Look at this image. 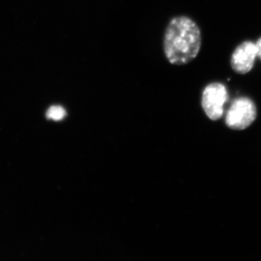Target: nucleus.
<instances>
[{
    "mask_svg": "<svg viewBox=\"0 0 261 261\" xmlns=\"http://www.w3.org/2000/svg\"><path fill=\"white\" fill-rule=\"evenodd\" d=\"M202 44L200 28L191 18L178 16L168 23L165 32L163 49L171 64L186 65L199 54Z\"/></svg>",
    "mask_w": 261,
    "mask_h": 261,
    "instance_id": "1",
    "label": "nucleus"
},
{
    "mask_svg": "<svg viewBox=\"0 0 261 261\" xmlns=\"http://www.w3.org/2000/svg\"><path fill=\"white\" fill-rule=\"evenodd\" d=\"M257 110L250 98H237L231 103L226 116V125L233 130H243L255 121Z\"/></svg>",
    "mask_w": 261,
    "mask_h": 261,
    "instance_id": "2",
    "label": "nucleus"
},
{
    "mask_svg": "<svg viewBox=\"0 0 261 261\" xmlns=\"http://www.w3.org/2000/svg\"><path fill=\"white\" fill-rule=\"evenodd\" d=\"M228 97L227 89L223 84L214 82L205 87L202 93V106L209 118L216 121L223 116Z\"/></svg>",
    "mask_w": 261,
    "mask_h": 261,
    "instance_id": "3",
    "label": "nucleus"
},
{
    "mask_svg": "<svg viewBox=\"0 0 261 261\" xmlns=\"http://www.w3.org/2000/svg\"><path fill=\"white\" fill-rule=\"evenodd\" d=\"M257 57L255 43L245 41L233 51L231 58V68L239 74H246L253 68Z\"/></svg>",
    "mask_w": 261,
    "mask_h": 261,
    "instance_id": "4",
    "label": "nucleus"
},
{
    "mask_svg": "<svg viewBox=\"0 0 261 261\" xmlns=\"http://www.w3.org/2000/svg\"><path fill=\"white\" fill-rule=\"evenodd\" d=\"M65 116H66L65 110L61 106H51L47 113V118L56 121H61Z\"/></svg>",
    "mask_w": 261,
    "mask_h": 261,
    "instance_id": "5",
    "label": "nucleus"
},
{
    "mask_svg": "<svg viewBox=\"0 0 261 261\" xmlns=\"http://www.w3.org/2000/svg\"><path fill=\"white\" fill-rule=\"evenodd\" d=\"M255 44H256L257 47V58H260L261 60V37L260 39H257Z\"/></svg>",
    "mask_w": 261,
    "mask_h": 261,
    "instance_id": "6",
    "label": "nucleus"
}]
</instances>
